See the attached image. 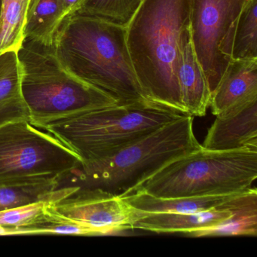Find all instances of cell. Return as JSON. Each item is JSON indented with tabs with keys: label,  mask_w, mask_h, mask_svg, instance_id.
Listing matches in <instances>:
<instances>
[{
	"label": "cell",
	"mask_w": 257,
	"mask_h": 257,
	"mask_svg": "<svg viewBox=\"0 0 257 257\" xmlns=\"http://www.w3.org/2000/svg\"><path fill=\"white\" fill-rule=\"evenodd\" d=\"M192 0H143L126 26V40L137 78L153 104L186 114L177 67L190 37ZM187 115V114H186Z\"/></svg>",
	"instance_id": "6da1fadb"
},
{
	"label": "cell",
	"mask_w": 257,
	"mask_h": 257,
	"mask_svg": "<svg viewBox=\"0 0 257 257\" xmlns=\"http://www.w3.org/2000/svg\"><path fill=\"white\" fill-rule=\"evenodd\" d=\"M52 47L72 74L111 94L120 104L155 105L146 97L134 70L126 27L73 13L61 22Z\"/></svg>",
	"instance_id": "7a4b0ae2"
},
{
	"label": "cell",
	"mask_w": 257,
	"mask_h": 257,
	"mask_svg": "<svg viewBox=\"0 0 257 257\" xmlns=\"http://www.w3.org/2000/svg\"><path fill=\"white\" fill-rule=\"evenodd\" d=\"M17 56L29 121L38 128L118 103L111 94L72 74L52 46L24 39Z\"/></svg>",
	"instance_id": "3957f363"
},
{
	"label": "cell",
	"mask_w": 257,
	"mask_h": 257,
	"mask_svg": "<svg viewBox=\"0 0 257 257\" xmlns=\"http://www.w3.org/2000/svg\"><path fill=\"white\" fill-rule=\"evenodd\" d=\"M200 147L193 117L183 115L107 157L80 162L72 173L78 186L124 197L173 161Z\"/></svg>",
	"instance_id": "277c9868"
},
{
	"label": "cell",
	"mask_w": 257,
	"mask_h": 257,
	"mask_svg": "<svg viewBox=\"0 0 257 257\" xmlns=\"http://www.w3.org/2000/svg\"><path fill=\"white\" fill-rule=\"evenodd\" d=\"M183 115L156 105L118 103L50 123L43 130L86 162L107 157Z\"/></svg>",
	"instance_id": "5b68a950"
},
{
	"label": "cell",
	"mask_w": 257,
	"mask_h": 257,
	"mask_svg": "<svg viewBox=\"0 0 257 257\" xmlns=\"http://www.w3.org/2000/svg\"><path fill=\"white\" fill-rule=\"evenodd\" d=\"M256 179L257 147L213 151L201 145L159 170L135 190L162 198L231 195L251 187Z\"/></svg>",
	"instance_id": "8992f818"
},
{
	"label": "cell",
	"mask_w": 257,
	"mask_h": 257,
	"mask_svg": "<svg viewBox=\"0 0 257 257\" xmlns=\"http://www.w3.org/2000/svg\"><path fill=\"white\" fill-rule=\"evenodd\" d=\"M80 162L74 152L29 121L0 126V184L60 181Z\"/></svg>",
	"instance_id": "52a82bcc"
},
{
	"label": "cell",
	"mask_w": 257,
	"mask_h": 257,
	"mask_svg": "<svg viewBox=\"0 0 257 257\" xmlns=\"http://www.w3.org/2000/svg\"><path fill=\"white\" fill-rule=\"evenodd\" d=\"M249 1L192 0L191 41L211 94L231 61L236 25Z\"/></svg>",
	"instance_id": "ba28073f"
},
{
	"label": "cell",
	"mask_w": 257,
	"mask_h": 257,
	"mask_svg": "<svg viewBox=\"0 0 257 257\" xmlns=\"http://www.w3.org/2000/svg\"><path fill=\"white\" fill-rule=\"evenodd\" d=\"M46 210L59 217L88 227L97 234L132 229L138 211L119 195L76 186L64 196L48 203Z\"/></svg>",
	"instance_id": "9c48e42d"
},
{
	"label": "cell",
	"mask_w": 257,
	"mask_h": 257,
	"mask_svg": "<svg viewBox=\"0 0 257 257\" xmlns=\"http://www.w3.org/2000/svg\"><path fill=\"white\" fill-rule=\"evenodd\" d=\"M216 117L203 148L228 151L257 147V99Z\"/></svg>",
	"instance_id": "30bf717a"
},
{
	"label": "cell",
	"mask_w": 257,
	"mask_h": 257,
	"mask_svg": "<svg viewBox=\"0 0 257 257\" xmlns=\"http://www.w3.org/2000/svg\"><path fill=\"white\" fill-rule=\"evenodd\" d=\"M257 99V60H231L219 85L212 92L210 106L222 115Z\"/></svg>",
	"instance_id": "8fae6325"
},
{
	"label": "cell",
	"mask_w": 257,
	"mask_h": 257,
	"mask_svg": "<svg viewBox=\"0 0 257 257\" xmlns=\"http://www.w3.org/2000/svg\"><path fill=\"white\" fill-rule=\"evenodd\" d=\"M177 80L186 114L192 117L205 115L210 106L211 92L195 55L191 35L182 47L177 67Z\"/></svg>",
	"instance_id": "7c38bea8"
},
{
	"label": "cell",
	"mask_w": 257,
	"mask_h": 257,
	"mask_svg": "<svg viewBox=\"0 0 257 257\" xmlns=\"http://www.w3.org/2000/svg\"><path fill=\"white\" fill-rule=\"evenodd\" d=\"M222 205L231 211L229 217L216 225L194 230L183 235L192 237L257 235L256 188L251 186L234 194Z\"/></svg>",
	"instance_id": "4fadbf2b"
},
{
	"label": "cell",
	"mask_w": 257,
	"mask_h": 257,
	"mask_svg": "<svg viewBox=\"0 0 257 257\" xmlns=\"http://www.w3.org/2000/svg\"><path fill=\"white\" fill-rule=\"evenodd\" d=\"M222 204L210 210L195 213H144L138 210V218L132 225V228L156 233L184 234L194 230L216 225L229 217L231 211Z\"/></svg>",
	"instance_id": "5bb4252c"
},
{
	"label": "cell",
	"mask_w": 257,
	"mask_h": 257,
	"mask_svg": "<svg viewBox=\"0 0 257 257\" xmlns=\"http://www.w3.org/2000/svg\"><path fill=\"white\" fill-rule=\"evenodd\" d=\"M30 121L28 106L21 90L17 52L0 54V126L12 121Z\"/></svg>",
	"instance_id": "9a60e30c"
},
{
	"label": "cell",
	"mask_w": 257,
	"mask_h": 257,
	"mask_svg": "<svg viewBox=\"0 0 257 257\" xmlns=\"http://www.w3.org/2000/svg\"><path fill=\"white\" fill-rule=\"evenodd\" d=\"M234 194L162 198L137 189L122 198L133 208L144 213H188L204 211L218 207Z\"/></svg>",
	"instance_id": "2e32d148"
},
{
	"label": "cell",
	"mask_w": 257,
	"mask_h": 257,
	"mask_svg": "<svg viewBox=\"0 0 257 257\" xmlns=\"http://www.w3.org/2000/svg\"><path fill=\"white\" fill-rule=\"evenodd\" d=\"M64 18L60 0H30L24 39L52 46L57 30Z\"/></svg>",
	"instance_id": "e0dca14e"
},
{
	"label": "cell",
	"mask_w": 257,
	"mask_h": 257,
	"mask_svg": "<svg viewBox=\"0 0 257 257\" xmlns=\"http://www.w3.org/2000/svg\"><path fill=\"white\" fill-rule=\"evenodd\" d=\"M58 180L0 184V210L37 202H51L73 192L76 186L58 189Z\"/></svg>",
	"instance_id": "ac0fdd59"
},
{
	"label": "cell",
	"mask_w": 257,
	"mask_h": 257,
	"mask_svg": "<svg viewBox=\"0 0 257 257\" xmlns=\"http://www.w3.org/2000/svg\"><path fill=\"white\" fill-rule=\"evenodd\" d=\"M30 0H2L0 11V53L18 50L24 31Z\"/></svg>",
	"instance_id": "d6986e66"
},
{
	"label": "cell",
	"mask_w": 257,
	"mask_h": 257,
	"mask_svg": "<svg viewBox=\"0 0 257 257\" xmlns=\"http://www.w3.org/2000/svg\"><path fill=\"white\" fill-rule=\"evenodd\" d=\"M231 60H257V0H249L240 13L234 31Z\"/></svg>",
	"instance_id": "ffe728a7"
},
{
	"label": "cell",
	"mask_w": 257,
	"mask_h": 257,
	"mask_svg": "<svg viewBox=\"0 0 257 257\" xmlns=\"http://www.w3.org/2000/svg\"><path fill=\"white\" fill-rule=\"evenodd\" d=\"M142 2L143 0H83L76 13L126 27Z\"/></svg>",
	"instance_id": "44dd1931"
},
{
	"label": "cell",
	"mask_w": 257,
	"mask_h": 257,
	"mask_svg": "<svg viewBox=\"0 0 257 257\" xmlns=\"http://www.w3.org/2000/svg\"><path fill=\"white\" fill-rule=\"evenodd\" d=\"M18 229L20 234H58L96 235L94 230L59 217L48 211L46 208L45 209L44 213L40 217L37 218L33 223Z\"/></svg>",
	"instance_id": "7402d4cb"
},
{
	"label": "cell",
	"mask_w": 257,
	"mask_h": 257,
	"mask_svg": "<svg viewBox=\"0 0 257 257\" xmlns=\"http://www.w3.org/2000/svg\"><path fill=\"white\" fill-rule=\"evenodd\" d=\"M49 202L35 203L22 207L0 210V225L20 228L33 223L43 213Z\"/></svg>",
	"instance_id": "603a6c76"
},
{
	"label": "cell",
	"mask_w": 257,
	"mask_h": 257,
	"mask_svg": "<svg viewBox=\"0 0 257 257\" xmlns=\"http://www.w3.org/2000/svg\"><path fill=\"white\" fill-rule=\"evenodd\" d=\"M65 17L76 13L80 8L83 0H60Z\"/></svg>",
	"instance_id": "cb8c5ba5"
},
{
	"label": "cell",
	"mask_w": 257,
	"mask_h": 257,
	"mask_svg": "<svg viewBox=\"0 0 257 257\" xmlns=\"http://www.w3.org/2000/svg\"><path fill=\"white\" fill-rule=\"evenodd\" d=\"M13 234H19V231L17 228L0 225V235H13Z\"/></svg>",
	"instance_id": "d4e9b609"
},
{
	"label": "cell",
	"mask_w": 257,
	"mask_h": 257,
	"mask_svg": "<svg viewBox=\"0 0 257 257\" xmlns=\"http://www.w3.org/2000/svg\"><path fill=\"white\" fill-rule=\"evenodd\" d=\"M1 6H2V0H0V11H1Z\"/></svg>",
	"instance_id": "484cf974"
},
{
	"label": "cell",
	"mask_w": 257,
	"mask_h": 257,
	"mask_svg": "<svg viewBox=\"0 0 257 257\" xmlns=\"http://www.w3.org/2000/svg\"><path fill=\"white\" fill-rule=\"evenodd\" d=\"M0 54H1V53H0Z\"/></svg>",
	"instance_id": "4316f807"
}]
</instances>
